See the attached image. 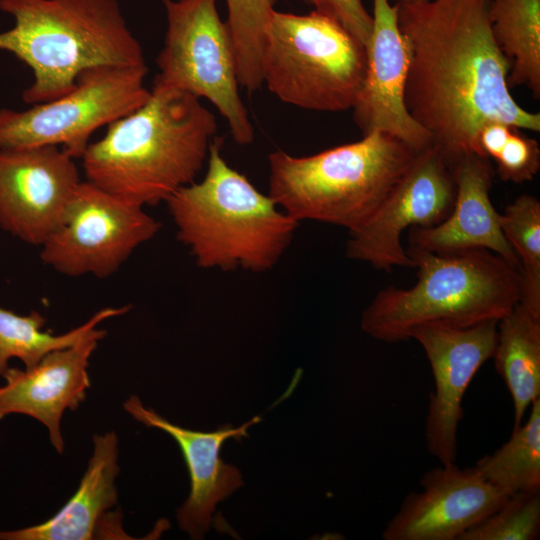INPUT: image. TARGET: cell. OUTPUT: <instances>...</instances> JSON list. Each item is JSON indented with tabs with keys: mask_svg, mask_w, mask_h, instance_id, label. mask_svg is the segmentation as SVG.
Returning <instances> with one entry per match:
<instances>
[{
	"mask_svg": "<svg viewBox=\"0 0 540 540\" xmlns=\"http://www.w3.org/2000/svg\"><path fill=\"white\" fill-rule=\"evenodd\" d=\"M398 25L409 54L407 110L450 165L466 154L484 157L478 134L488 122L540 131V114L510 93V63L493 37L489 0L398 4Z\"/></svg>",
	"mask_w": 540,
	"mask_h": 540,
	"instance_id": "obj_1",
	"label": "cell"
},
{
	"mask_svg": "<svg viewBox=\"0 0 540 540\" xmlns=\"http://www.w3.org/2000/svg\"><path fill=\"white\" fill-rule=\"evenodd\" d=\"M216 132V117L201 99L153 85L143 105L87 146L80 158L85 180L142 207L166 203L195 181Z\"/></svg>",
	"mask_w": 540,
	"mask_h": 540,
	"instance_id": "obj_2",
	"label": "cell"
},
{
	"mask_svg": "<svg viewBox=\"0 0 540 540\" xmlns=\"http://www.w3.org/2000/svg\"><path fill=\"white\" fill-rule=\"evenodd\" d=\"M221 147L214 138L203 179L166 201L177 239L201 268L268 271L290 245L298 222L233 169Z\"/></svg>",
	"mask_w": 540,
	"mask_h": 540,
	"instance_id": "obj_3",
	"label": "cell"
},
{
	"mask_svg": "<svg viewBox=\"0 0 540 540\" xmlns=\"http://www.w3.org/2000/svg\"><path fill=\"white\" fill-rule=\"evenodd\" d=\"M0 10L14 18L13 27L0 33V50L33 73L25 103L62 96L93 67L145 65L116 0H0Z\"/></svg>",
	"mask_w": 540,
	"mask_h": 540,
	"instance_id": "obj_4",
	"label": "cell"
},
{
	"mask_svg": "<svg viewBox=\"0 0 540 540\" xmlns=\"http://www.w3.org/2000/svg\"><path fill=\"white\" fill-rule=\"evenodd\" d=\"M417 269L408 289L379 291L361 315V329L382 342L411 339L424 325L468 328L499 321L520 300L518 268L486 249L450 253L407 250Z\"/></svg>",
	"mask_w": 540,
	"mask_h": 540,
	"instance_id": "obj_5",
	"label": "cell"
},
{
	"mask_svg": "<svg viewBox=\"0 0 540 540\" xmlns=\"http://www.w3.org/2000/svg\"><path fill=\"white\" fill-rule=\"evenodd\" d=\"M425 149L373 132L309 156L276 150L268 157V195L298 223L312 220L353 232L370 220Z\"/></svg>",
	"mask_w": 540,
	"mask_h": 540,
	"instance_id": "obj_6",
	"label": "cell"
},
{
	"mask_svg": "<svg viewBox=\"0 0 540 540\" xmlns=\"http://www.w3.org/2000/svg\"><path fill=\"white\" fill-rule=\"evenodd\" d=\"M366 50L347 30L315 10L274 11L261 53L262 84L301 109H352L363 85Z\"/></svg>",
	"mask_w": 540,
	"mask_h": 540,
	"instance_id": "obj_7",
	"label": "cell"
},
{
	"mask_svg": "<svg viewBox=\"0 0 540 540\" xmlns=\"http://www.w3.org/2000/svg\"><path fill=\"white\" fill-rule=\"evenodd\" d=\"M167 29L153 85L208 100L226 120L237 144L254 140L239 94L234 47L217 0H163Z\"/></svg>",
	"mask_w": 540,
	"mask_h": 540,
	"instance_id": "obj_8",
	"label": "cell"
},
{
	"mask_svg": "<svg viewBox=\"0 0 540 540\" xmlns=\"http://www.w3.org/2000/svg\"><path fill=\"white\" fill-rule=\"evenodd\" d=\"M146 74V64L97 66L56 99L24 111L0 109V148L56 146L80 159L96 130L147 101Z\"/></svg>",
	"mask_w": 540,
	"mask_h": 540,
	"instance_id": "obj_9",
	"label": "cell"
},
{
	"mask_svg": "<svg viewBox=\"0 0 540 540\" xmlns=\"http://www.w3.org/2000/svg\"><path fill=\"white\" fill-rule=\"evenodd\" d=\"M160 227L144 207L84 180L62 223L40 246V258L65 276L107 278Z\"/></svg>",
	"mask_w": 540,
	"mask_h": 540,
	"instance_id": "obj_10",
	"label": "cell"
},
{
	"mask_svg": "<svg viewBox=\"0 0 540 540\" xmlns=\"http://www.w3.org/2000/svg\"><path fill=\"white\" fill-rule=\"evenodd\" d=\"M456 195L454 174L439 148L432 144L398 181L376 213L349 232L346 256L391 271L412 267L401 237L413 227H431L450 214Z\"/></svg>",
	"mask_w": 540,
	"mask_h": 540,
	"instance_id": "obj_11",
	"label": "cell"
},
{
	"mask_svg": "<svg viewBox=\"0 0 540 540\" xmlns=\"http://www.w3.org/2000/svg\"><path fill=\"white\" fill-rule=\"evenodd\" d=\"M81 181L75 158L60 147L0 148V228L41 246Z\"/></svg>",
	"mask_w": 540,
	"mask_h": 540,
	"instance_id": "obj_12",
	"label": "cell"
},
{
	"mask_svg": "<svg viewBox=\"0 0 540 540\" xmlns=\"http://www.w3.org/2000/svg\"><path fill=\"white\" fill-rule=\"evenodd\" d=\"M497 326L495 320L468 328L424 325L411 334L423 348L434 378L425 438L429 453L440 464L456 462L462 400L477 371L494 355Z\"/></svg>",
	"mask_w": 540,
	"mask_h": 540,
	"instance_id": "obj_13",
	"label": "cell"
},
{
	"mask_svg": "<svg viewBox=\"0 0 540 540\" xmlns=\"http://www.w3.org/2000/svg\"><path fill=\"white\" fill-rule=\"evenodd\" d=\"M420 485L385 526L384 540H458L509 498L474 466L456 462L427 471Z\"/></svg>",
	"mask_w": 540,
	"mask_h": 540,
	"instance_id": "obj_14",
	"label": "cell"
},
{
	"mask_svg": "<svg viewBox=\"0 0 540 540\" xmlns=\"http://www.w3.org/2000/svg\"><path fill=\"white\" fill-rule=\"evenodd\" d=\"M373 0V26L365 46L366 71L353 110L363 136L387 133L417 149L434 144L430 134L409 114L405 85L409 54L398 25V4Z\"/></svg>",
	"mask_w": 540,
	"mask_h": 540,
	"instance_id": "obj_15",
	"label": "cell"
},
{
	"mask_svg": "<svg viewBox=\"0 0 540 540\" xmlns=\"http://www.w3.org/2000/svg\"><path fill=\"white\" fill-rule=\"evenodd\" d=\"M105 336V330L96 328L75 344L50 352L30 369L9 367L2 375L0 419L22 414L39 421L47 428L53 448L62 454V416L85 400L89 360Z\"/></svg>",
	"mask_w": 540,
	"mask_h": 540,
	"instance_id": "obj_16",
	"label": "cell"
},
{
	"mask_svg": "<svg viewBox=\"0 0 540 540\" xmlns=\"http://www.w3.org/2000/svg\"><path fill=\"white\" fill-rule=\"evenodd\" d=\"M124 410L139 423L160 429L178 444L190 476V493L176 517L181 530L193 539H201L209 530L216 505L243 485L239 470L220 458L223 443L240 440L247 429L260 421L254 417L238 428L224 425L216 431L202 432L180 427L147 408L136 395L123 403Z\"/></svg>",
	"mask_w": 540,
	"mask_h": 540,
	"instance_id": "obj_17",
	"label": "cell"
},
{
	"mask_svg": "<svg viewBox=\"0 0 540 540\" xmlns=\"http://www.w3.org/2000/svg\"><path fill=\"white\" fill-rule=\"evenodd\" d=\"M450 166L456 183L453 208L438 225L411 228L409 248L432 253L486 249L518 268L501 229V214L490 199L494 171L489 159L466 154Z\"/></svg>",
	"mask_w": 540,
	"mask_h": 540,
	"instance_id": "obj_18",
	"label": "cell"
},
{
	"mask_svg": "<svg viewBox=\"0 0 540 540\" xmlns=\"http://www.w3.org/2000/svg\"><path fill=\"white\" fill-rule=\"evenodd\" d=\"M118 437L109 431L93 436V450L79 486L65 505L39 524L0 531V540H90L117 503Z\"/></svg>",
	"mask_w": 540,
	"mask_h": 540,
	"instance_id": "obj_19",
	"label": "cell"
},
{
	"mask_svg": "<svg viewBox=\"0 0 540 540\" xmlns=\"http://www.w3.org/2000/svg\"><path fill=\"white\" fill-rule=\"evenodd\" d=\"M493 359L510 393L514 426L540 397V311L519 302L499 321Z\"/></svg>",
	"mask_w": 540,
	"mask_h": 540,
	"instance_id": "obj_20",
	"label": "cell"
},
{
	"mask_svg": "<svg viewBox=\"0 0 540 540\" xmlns=\"http://www.w3.org/2000/svg\"><path fill=\"white\" fill-rule=\"evenodd\" d=\"M491 30L510 63L508 86L540 97V0H489Z\"/></svg>",
	"mask_w": 540,
	"mask_h": 540,
	"instance_id": "obj_21",
	"label": "cell"
},
{
	"mask_svg": "<svg viewBox=\"0 0 540 540\" xmlns=\"http://www.w3.org/2000/svg\"><path fill=\"white\" fill-rule=\"evenodd\" d=\"M129 309L130 306L103 308L80 326L55 335L50 331H43L46 319L38 311L19 315L0 307V376L9 368L11 359L21 360L25 369H30L50 352L75 344L93 332L103 321L123 315Z\"/></svg>",
	"mask_w": 540,
	"mask_h": 540,
	"instance_id": "obj_22",
	"label": "cell"
},
{
	"mask_svg": "<svg viewBox=\"0 0 540 540\" xmlns=\"http://www.w3.org/2000/svg\"><path fill=\"white\" fill-rule=\"evenodd\" d=\"M529 409L528 420L474 466L484 479L509 496L540 490V397Z\"/></svg>",
	"mask_w": 540,
	"mask_h": 540,
	"instance_id": "obj_23",
	"label": "cell"
},
{
	"mask_svg": "<svg viewBox=\"0 0 540 540\" xmlns=\"http://www.w3.org/2000/svg\"><path fill=\"white\" fill-rule=\"evenodd\" d=\"M502 232L513 249L521 278L520 301L540 311V201L523 194L501 214Z\"/></svg>",
	"mask_w": 540,
	"mask_h": 540,
	"instance_id": "obj_24",
	"label": "cell"
},
{
	"mask_svg": "<svg viewBox=\"0 0 540 540\" xmlns=\"http://www.w3.org/2000/svg\"><path fill=\"white\" fill-rule=\"evenodd\" d=\"M226 25L230 33L237 69L242 74L260 69L262 46L274 0H225Z\"/></svg>",
	"mask_w": 540,
	"mask_h": 540,
	"instance_id": "obj_25",
	"label": "cell"
},
{
	"mask_svg": "<svg viewBox=\"0 0 540 540\" xmlns=\"http://www.w3.org/2000/svg\"><path fill=\"white\" fill-rule=\"evenodd\" d=\"M540 535V490L520 492L471 527L458 540H536Z\"/></svg>",
	"mask_w": 540,
	"mask_h": 540,
	"instance_id": "obj_26",
	"label": "cell"
},
{
	"mask_svg": "<svg viewBox=\"0 0 540 540\" xmlns=\"http://www.w3.org/2000/svg\"><path fill=\"white\" fill-rule=\"evenodd\" d=\"M496 172L503 181H530L540 168V149L537 141L514 128L499 156Z\"/></svg>",
	"mask_w": 540,
	"mask_h": 540,
	"instance_id": "obj_27",
	"label": "cell"
},
{
	"mask_svg": "<svg viewBox=\"0 0 540 540\" xmlns=\"http://www.w3.org/2000/svg\"><path fill=\"white\" fill-rule=\"evenodd\" d=\"M314 10L338 22L359 43L366 46L373 26L372 15L362 0H308Z\"/></svg>",
	"mask_w": 540,
	"mask_h": 540,
	"instance_id": "obj_28",
	"label": "cell"
},
{
	"mask_svg": "<svg viewBox=\"0 0 540 540\" xmlns=\"http://www.w3.org/2000/svg\"><path fill=\"white\" fill-rule=\"evenodd\" d=\"M514 128L501 121H491L483 125L478 134V146L482 155L495 160Z\"/></svg>",
	"mask_w": 540,
	"mask_h": 540,
	"instance_id": "obj_29",
	"label": "cell"
},
{
	"mask_svg": "<svg viewBox=\"0 0 540 540\" xmlns=\"http://www.w3.org/2000/svg\"><path fill=\"white\" fill-rule=\"evenodd\" d=\"M394 1L396 4H413V3H422L430 0H389Z\"/></svg>",
	"mask_w": 540,
	"mask_h": 540,
	"instance_id": "obj_30",
	"label": "cell"
}]
</instances>
